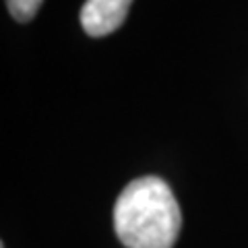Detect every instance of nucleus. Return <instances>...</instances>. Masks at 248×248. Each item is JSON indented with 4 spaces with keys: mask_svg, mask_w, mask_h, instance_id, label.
<instances>
[{
    "mask_svg": "<svg viewBox=\"0 0 248 248\" xmlns=\"http://www.w3.org/2000/svg\"><path fill=\"white\" fill-rule=\"evenodd\" d=\"M42 2L44 0H6V6H9V13L19 23H27L35 17Z\"/></svg>",
    "mask_w": 248,
    "mask_h": 248,
    "instance_id": "obj_3",
    "label": "nucleus"
},
{
    "mask_svg": "<svg viewBox=\"0 0 248 248\" xmlns=\"http://www.w3.org/2000/svg\"><path fill=\"white\" fill-rule=\"evenodd\" d=\"M133 0H87L81 9V25L91 37H104L118 29Z\"/></svg>",
    "mask_w": 248,
    "mask_h": 248,
    "instance_id": "obj_2",
    "label": "nucleus"
},
{
    "mask_svg": "<svg viewBox=\"0 0 248 248\" xmlns=\"http://www.w3.org/2000/svg\"><path fill=\"white\" fill-rule=\"evenodd\" d=\"M180 226L178 201L157 176L133 180L114 205V230L126 248H172Z\"/></svg>",
    "mask_w": 248,
    "mask_h": 248,
    "instance_id": "obj_1",
    "label": "nucleus"
},
{
    "mask_svg": "<svg viewBox=\"0 0 248 248\" xmlns=\"http://www.w3.org/2000/svg\"><path fill=\"white\" fill-rule=\"evenodd\" d=\"M2 248H4V246H2Z\"/></svg>",
    "mask_w": 248,
    "mask_h": 248,
    "instance_id": "obj_4",
    "label": "nucleus"
}]
</instances>
